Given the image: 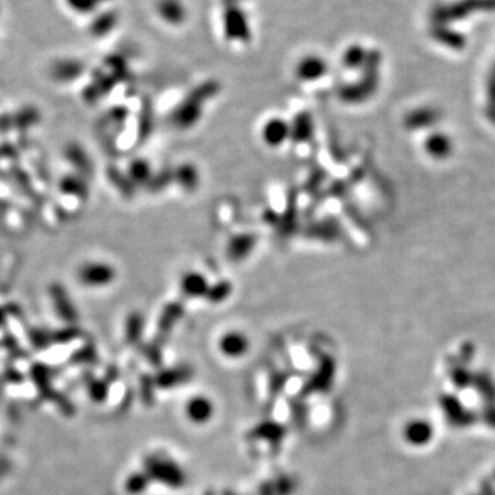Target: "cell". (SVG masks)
<instances>
[{
	"instance_id": "cell-1",
	"label": "cell",
	"mask_w": 495,
	"mask_h": 495,
	"mask_svg": "<svg viewBox=\"0 0 495 495\" xmlns=\"http://www.w3.org/2000/svg\"><path fill=\"white\" fill-rule=\"evenodd\" d=\"M474 11H495V0H461L451 4H439L432 11V21L446 24L465 18Z\"/></svg>"
},
{
	"instance_id": "cell-2",
	"label": "cell",
	"mask_w": 495,
	"mask_h": 495,
	"mask_svg": "<svg viewBox=\"0 0 495 495\" xmlns=\"http://www.w3.org/2000/svg\"><path fill=\"white\" fill-rule=\"evenodd\" d=\"M260 134L261 140L268 147L277 149L290 140V124L281 118H268L263 124Z\"/></svg>"
},
{
	"instance_id": "cell-11",
	"label": "cell",
	"mask_w": 495,
	"mask_h": 495,
	"mask_svg": "<svg viewBox=\"0 0 495 495\" xmlns=\"http://www.w3.org/2000/svg\"><path fill=\"white\" fill-rule=\"evenodd\" d=\"M232 290H233L232 283L222 281V283H215V285H210V289H208L205 297L213 303H220L230 296Z\"/></svg>"
},
{
	"instance_id": "cell-10",
	"label": "cell",
	"mask_w": 495,
	"mask_h": 495,
	"mask_svg": "<svg viewBox=\"0 0 495 495\" xmlns=\"http://www.w3.org/2000/svg\"><path fill=\"white\" fill-rule=\"evenodd\" d=\"M255 246V239L251 236H239L230 244L229 252L232 258L234 259H242L245 258L251 249Z\"/></svg>"
},
{
	"instance_id": "cell-13",
	"label": "cell",
	"mask_w": 495,
	"mask_h": 495,
	"mask_svg": "<svg viewBox=\"0 0 495 495\" xmlns=\"http://www.w3.org/2000/svg\"><path fill=\"white\" fill-rule=\"evenodd\" d=\"M65 1L74 13L89 14V13H93L96 6L105 0H65Z\"/></svg>"
},
{
	"instance_id": "cell-12",
	"label": "cell",
	"mask_w": 495,
	"mask_h": 495,
	"mask_svg": "<svg viewBox=\"0 0 495 495\" xmlns=\"http://www.w3.org/2000/svg\"><path fill=\"white\" fill-rule=\"evenodd\" d=\"M433 36L442 42H446L450 46H461V43H464L462 36H460L457 32H453L443 26H439L438 29H435Z\"/></svg>"
},
{
	"instance_id": "cell-7",
	"label": "cell",
	"mask_w": 495,
	"mask_h": 495,
	"mask_svg": "<svg viewBox=\"0 0 495 495\" xmlns=\"http://www.w3.org/2000/svg\"><path fill=\"white\" fill-rule=\"evenodd\" d=\"M81 277L86 283H108L115 278V271L109 266L96 263V266L86 267L81 271Z\"/></svg>"
},
{
	"instance_id": "cell-3",
	"label": "cell",
	"mask_w": 495,
	"mask_h": 495,
	"mask_svg": "<svg viewBox=\"0 0 495 495\" xmlns=\"http://www.w3.org/2000/svg\"><path fill=\"white\" fill-rule=\"evenodd\" d=\"M249 338L238 330H233L229 333H224L222 338L219 340V350L220 353L227 358H241L248 353L249 350Z\"/></svg>"
},
{
	"instance_id": "cell-8",
	"label": "cell",
	"mask_w": 495,
	"mask_h": 495,
	"mask_svg": "<svg viewBox=\"0 0 495 495\" xmlns=\"http://www.w3.org/2000/svg\"><path fill=\"white\" fill-rule=\"evenodd\" d=\"M312 137V120L308 115L296 118L295 124H290V140L307 141Z\"/></svg>"
},
{
	"instance_id": "cell-5",
	"label": "cell",
	"mask_w": 495,
	"mask_h": 495,
	"mask_svg": "<svg viewBox=\"0 0 495 495\" xmlns=\"http://www.w3.org/2000/svg\"><path fill=\"white\" fill-rule=\"evenodd\" d=\"M201 116H203V109L200 102L195 99L194 102L183 103L178 110H175L172 121L179 128H190L200 121Z\"/></svg>"
},
{
	"instance_id": "cell-6",
	"label": "cell",
	"mask_w": 495,
	"mask_h": 495,
	"mask_svg": "<svg viewBox=\"0 0 495 495\" xmlns=\"http://www.w3.org/2000/svg\"><path fill=\"white\" fill-rule=\"evenodd\" d=\"M213 413V406L211 401L207 398H195L189 402L188 406V416L190 420L197 423V424H204L211 420Z\"/></svg>"
},
{
	"instance_id": "cell-4",
	"label": "cell",
	"mask_w": 495,
	"mask_h": 495,
	"mask_svg": "<svg viewBox=\"0 0 495 495\" xmlns=\"http://www.w3.org/2000/svg\"><path fill=\"white\" fill-rule=\"evenodd\" d=\"M210 285L211 283H208L207 277L203 273L189 271V273L183 274V277L181 280V290L188 297L198 299V297L207 296Z\"/></svg>"
},
{
	"instance_id": "cell-9",
	"label": "cell",
	"mask_w": 495,
	"mask_h": 495,
	"mask_svg": "<svg viewBox=\"0 0 495 495\" xmlns=\"http://www.w3.org/2000/svg\"><path fill=\"white\" fill-rule=\"evenodd\" d=\"M197 169L191 164H183L179 166L175 172L176 181L183 186V189H194L198 183V176H197Z\"/></svg>"
}]
</instances>
